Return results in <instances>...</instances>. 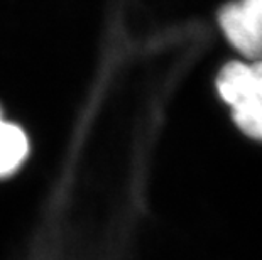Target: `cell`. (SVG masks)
<instances>
[{
  "mask_svg": "<svg viewBox=\"0 0 262 260\" xmlns=\"http://www.w3.org/2000/svg\"><path fill=\"white\" fill-rule=\"evenodd\" d=\"M215 88L237 129L262 142V61H228L216 73Z\"/></svg>",
  "mask_w": 262,
  "mask_h": 260,
  "instance_id": "cell-1",
  "label": "cell"
},
{
  "mask_svg": "<svg viewBox=\"0 0 262 260\" xmlns=\"http://www.w3.org/2000/svg\"><path fill=\"white\" fill-rule=\"evenodd\" d=\"M216 22L242 59L262 61V0H232L216 12Z\"/></svg>",
  "mask_w": 262,
  "mask_h": 260,
  "instance_id": "cell-2",
  "label": "cell"
},
{
  "mask_svg": "<svg viewBox=\"0 0 262 260\" xmlns=\"http://www.w3.org/2000/svg\"><path fill=\"white\" fill-rule=\"evenodd\" d=\"M29 152V140L19 125L7 122L0 110V178L17 171Z\"/></svg>",
  "mask_w": 262,
  "mask_h": 260,
  "instance_id": "cell-3",
  "label": "cell"
}]
</instances>
